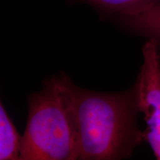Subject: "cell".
Here are the masks:
<instances>
[{
  "mask_svg": "<svg viewBox=\"0 0 160 160\" xmlns=\"http://www.w3.org/2000/svg\"><path fill=\"white\" fill-rule=\"evenodd\" d=\"M158 51H159V58H160V50L158 48Z\"/></svg>",
  "mask_w": 160,
  "mask_h": 160,
  "instance_id": "7",
  "label": "cell"
},
{
  "mask_svg": "<svg viewBox=\"0 0 160 160\" xmlns=\"http://www.w3.org/2000/svg\"><path fill=\"white\" fill-rule=\"evenodd\" d=\"M65 75L45 82L29 97V113L21 140V160H76L78 147Z\"/></svg>",
  "mask_w": 160,
  "mask_h": 160,
  "instance_id": "2",
  "label": "cell"
},
{
  "mask_svg": "<svg viewBox=\"0 0 160 160\" xmlns=\"http://www.w3.org/2000/svg\"><path fill=\"white\" fill-rule=\"evenodd\" d=\"M119 18L135 33L160 42V2L142 13Z\"/></svg>",
  "mask_w": 160,
  "mask_h": 160,
  "instance_id": "4",
  "label": "cell"
},
{
  "mask_svg": "<svg viewBox=\"0 0 160 160\" xmlns=\"http://www.w3.org/2000/svg\"><path fill=\"white\" fill-rule=\"evenodd\" d=\"M142 54L143 63L133 88L138 111L143 113L147 124L145 140L160 160V58L157 42L148 40Z\"/></svg>",
  "mask_w": 160,
  "mask_h": 160,
  "instance_id": "3",
  "label": "cell"
},
{
  "mask_svg": "<svg viewBox=\"0 0 160 160\" xmlns=\"http://www.w3.org/2000/svg\"><path fill=\"white\" fill-rule=\"evenodd\" d=\"M99 8L116 13L119 17H128L151 8L160 0H85Z\"/></svg>",
  "mask_w": 160,
  "mask_h": 160,
  "instance_id": "6",
  "label": "cell"
},
{
  "mask_svg": "<svg viewBox=\"0 0 160 160\" xmlns=\"http://www.w3.org/2000/svg\"><path fill=\"white\" fill-rule=\"evenodd\" d=\"M22 137L6 113L2 104L0 105V159L17 160L20 157Z\"/></svg>",
  "mask_w": 160,
  "mask_h": 160,
  "instance_id": "5",
  "label": "cell"
},
{
  "mask_svg": "<svg viewBox=\"0 0 160 160\" xmlns=\"http://www.w3.org/2000/svg\"><path fill=\"white\" fill-rule=\"evenodd\" d=\"M66 85L77 133L78 159L129 157L145 140L137 122L134 88L122 93H99L80 88L68 77Z\"/></svg>",
  "mask_w": 160,
  "mask_h": 160,
  "instance_id": "1",
  "label": "cell"
}]
</instances>
